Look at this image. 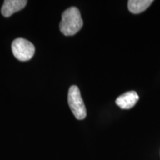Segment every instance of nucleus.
I'll use <instances>...</instances> for the list:
<instances>
[{"label": "nucleus", "instance_id": "423d86ee", "mask_svg": "<svg viewBox=\"0 0 160 160\" xmlns=\"http://www.w3.org/2000/svg\"><path fill=\"white\" fill-rule=\"evenodd\" d=\"M153 2L152 0H129L128 2V7L131 13L138 14L145 11Z\"/></svg>", "mask_w": 160, "mask_h": 160}, {"label": "nucleus", "instance_id": "39448f33", "mask_svg": "<svg viewBox=\"0 0 160 160\" xmlns=\"http://www.w3.org/2000/svg\"><path fill=\"white\" fill-rule=\"evenodd\" d=\"M139 100V96L136 91H128L123 93L116 99V104L123 110L131 109L134 107Z\"/></svg>", "mask_w": 160, "mask_h": 160}, {"label": "nucleus", "instance_id": "f257e3e1", "mask_svg": "<svg viewBox=\"0 0 160 160\" xmlns=\"http://www.w3.org/2000/svg\"><path fill=\"white\" fill-rule=\"evenodd\" d=\"M82 25L83 21L81 13L77 8H69L62 14L59 29L65 36L75 35L81 30Z\"/></svg>", "mask_w": 160, "mask_h": 160}, {"label": "nucleus", "instance_id": "7ed1b4c3", "mask_svg": "<svg viewBox=\"0 0 160 160\" xmlns=\"http://www.w3.org/2000/svg\"><path fill=\"white\" fill-rule=\"evenodd\" d=\"M11 48L16 59L21 62L28 61L35 53L34 45L23 38H17L13 40Z\"/></svg>", "mask_w": 160, "mask_h": 160}, {"label": "nucleus", "instance_id": "f03ea898", "mask_svg": "<svg viewBox=\"0 0 160 160\" xmlns=\"http://www.w3.org/2000/svg\"><path fill=\"white\" fill-rule=\"evenodd\" d=\"M68 102L75 117L79 120L85 119L87 116V111L77 86L72 85L70 87L68 94Z\"/></svg>", "mask_w": 160, "mask_h": 160}, {"label": "nucleus", "instance_id": "20e7f679", "mask_svg": "<svg viewBox=\"0 0 160 160\" xmlns=\"http://www.w3.org/2000/svg\"><path fill=\"white\" fill-rule=\"evenodd\" d=\"M25 0H6L4 2L1 13L5 17H10L13 13L21 11L27 5Z\"/></svg>", "mask_w": 160, "mask_h": 160}]
</instances>
